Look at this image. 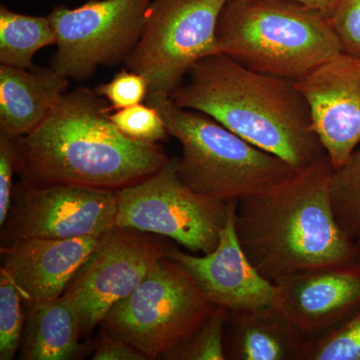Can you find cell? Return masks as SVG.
Wrapping results in <instances>:
<instances>
[{"instance_id": "obj_2", "label": "cell", "mask_w": 360, "mask_h": 360, "mask_svg": "<svg viewBox=\"0 0 360 360\" xmlns=\"http://www.w3.org/2000/svg\"><path fill=\"white\" fill-rule=\"evenodd\" d=\"M172 99L210 116L297 172L326 155L295 80L257 72L224 54L198 60Z\"/></svg>"}, {"instance_id": "obj_12", "label": "cell", "mask_w": 360, "mask_h": 360, "mask_svg": "<svg viewBox=\"0 0 360 360\" xmlns=\"http://www.w3.org/2000/svg\"><path fill=\"white\" fill-rule=\"evenodd\" d=\"M312 124L335 169L360 142V58L340 52L300 79Z\"/></svg>"}, {"instance_id": "obj_3", "label": "cell", "mask_w": 360, "mask_h": 360, "mask_svg": "<svg viewBox=\"0 0 360 360\" xmlns=\"http://www.w3.org/2000/svg\"><path fill=\"white\" fill-rule=\"evenodd\" d=\"M328 155L274 188L238 201L236 229L255 269L271 283L303 270L350 264L352 240L331 203Z\"/></svg>"}, {"instance_id": "obj_28", "label": "cell", "mask_w": 360, "mask_h": 360, "mask_svg": "<svg viewBox=\"0 0 360 360\" xmlns=\"http://www.w3.org/2000/svg\"><path fill=\"white\" fill-rule=\"evenodd\" d=\"M94 360H146V356L137 348L129 343L117 338L108 336L103 341L96 354L92 357Z\"/></svg>"}, {"instance_id": "obj_16", "label": "cell", "mask_w": 360, "mask_h": 360, "mask_svg": "<svg viewBox=\"0 0 360 360\" xmlns=\"http://www.w3.org/2000/svg\"><path fill=\"white\" fill-rule=\"evenodd\" d=\"M70 86V79L49 68L0 65V135L16 139L44 122Z\"/></svg>"}, {"instance_id": "obj_11", "label": "cell", "mask_w": 360, "mask_h": 360, "mask_svg": "<svg viewBox=\"0 0 360 360\" xmlns=\"http://www.w3.org/2000/svg\"><path fill=\"white\" fill-rule=\"evenodd\" d=\"M117 206V191L111 189L78 184L27 187L14 212V243L105 236L116 226Z\"/></svg>"}, {"instance_id": "obj_4", "label": "cell", "mask_w": 360, "mask_h": 360, "mask_svg": "<svg viewBox=\"0 0 360 360\" xmlns=\"http://www.w3.org/2000/svg\"><path fill=\"white\" fill-rule=\"evenodd\" d=\"M217 39L245 68L295 82L342 52L328 14L295 0H227Z\"/></svg>"}, {"instance_id": "obj_10", "label": "cell", "mask_w": 360, "mask_h": 360, "mask_svg": "<svg viewBox=\"0 0 360 360\" xmlns=\"http://www.w3.org/2000/svg\"><path fill=\"white\" fill-rule=\"evenodd\" d=\"M146 232L115 226L78 272L65 295L79 315L82 333L101 323L111 307L129 296L170 246Z\"/></svg>"}, {"instance_id": "obj_29", "label": "cell", "mask_w": 360, "mask_h": 360, "mask_svg": "<svg viewBox=\"0 0 360 360\" xmlns=\"http://www.w3.org/2000/svg\"><path fill=\"white\" fill-rule=\"evenodd\" d=\"M295 1L302 2L303 4L319 9V11L328 14L329 18L338 0H295Z\"/></svg>"}, {"instance_id": "obj_8", "label": "cell", "mask_w": 360, "mask_h": 360, "mask_svg": "<svg viewBox=\"0 0 360 360\" xmlns=\"http://www.w3.org/2000/svg\"><path fill=\"white\" fill-rule=\"evenodd\" d=\"M179 158L148 179L117 191L116 226L174 239L193 253L212 252L229 202L193 191L180 179Z\"/></svg>"}, {"instance_id": "obj_24", "label": "cell", "mask_w": 360, "mask_h": 360, "mask_svg": "<svg viewBox=\"0 0 360 360\" xmlns=\"http://www.w3.org/2000/svg\"><path fill=\"white\" fill-rule=\"evenodd\" d=\"M110 117L123 134L134 141L158 143L170 136L160 110L149 104L139 103L115 110Z\"/></svg>"}, {"instance_id": "obj_30", "label": "cell", "mask_w": 360, "mask_h": 360, "mask_svg": "<svg viewBox=\"0 0 360 360\" xmlns=\"http://www.w3.org/2000/svg\"><path fill=\"white\" fill-rule=\"evenodd\" d=\"M352 264L360 269V238L355 241V251L354 259H352Z\"/></svg>"}, {"instance_id": "obj_22", "label": "cell", "mask_w": 360, "mask_h": 360, "mask_svg": "<svg viewBox=\"0 0 360 360\" xmlns=\"http://www.w3.org/2000/svg\"><path fill=\"white\" fill-rule=\"evenodd\" d=\"M303 360H360V309L328 333L307 340Z\"/></svg>"}, {"instance_id": "obj_20", "label": "cell", "mask_w": 360, "mask_h": 360, "mask_svg": "<svg viewBox=\"0 0 360 360\" xmlns=\"http://www.w3.org/2000/svg\"><path fill=\"white\" fill-rule=\"evenodd\" d=\"M331 203L340 229L356 241L360 238V149L354 150L342 167L335 169Z\"/></svg>"}, {"instance_id": "obj_21", "label": "cell", "mask_w": 360, "mask_h": 360, "mask_svg": "<svg viewBox=\"0 0 360 360\" xmlns=\"http://www.w3.org/2000/svg\"><path fill=\"white\" fill-rule=\"evenodd\" d=\"M229 311L215 307L200 330L162 355L168 360H225L224 330Z\"/></svg>"}, {"instance_id": "obj_9", "label": "cell", "mask_w": 360, "mask_h": 360, "mask_svg": "<svg viewBox=\"0 0 360 360\" xmlns=\"http://www.w3.org/2000/svg\"><path fill=\"white\" fill-rule=\"evenodd\" d=\"M153 0H89L77 8L53 7L56 34L51 68L68 79L84 80L98 66L125 61L141 39Z\"/></svg>"}, {"instance_id": "obj_26", "label": "cell", "mask_w": 360, "mask_h": 360, "mask_svg": "<svg viewBox=\"0 0 360 360\" xmlns=\"http://www.w3.org/2000/svg\"><path fill=\"white\" fill-rule=\"evenodd\" d=\"M329 21L342 52L360 58V0H338Z\"/></svg>"}, {"instance_id": "obj_18", "label": "cell", "mask_w": 360, "mask_h": 360, "mask_svg": "<svg viewBox=\"0 0 360 360\" xmlns=\"http://www.w3.org/2000/svg\"><path fill=\"white\" fill-rule=\"evenodd\" d=\"M79 315L65 293L51 300L32 303L21 359H70L79 349Z\"/></svg>"}, {"instance_id": "obj_23", "label": "cell", "mask_w": 360, "mask_h": 360, "mask_svg": "<svg viewBox=\"0 0 360 360\" xmlns=\"http://www.w3.org/2000/svg\"><path fill=\"white\" fill-rule=\"evenodd\" d=\"M25 300L6 270H0V359H13L20 347Z\"/></svg>"}, {"instance_id": "obj_6", "label": "cell", "mask_w": 360, "mask_h": 360, "mask_svg": "<svg viewBox=\"0 0 360 360\" xmlns=\"http://www.w3.org/2000/svg\"><path fill=\"white\" fill-rule=\"evenodd\" d=\"M214 309L189 272L167 255L101 324L110 338L155 359L198 333Z\"/></svg>"}, {"instance_id": "obj_13", "label": "cell", "mask_w": 360, "mask_h": 360, "mask_svg": "<svg viewBox=\"0 0 360 360\" xmlns=\"http://www.w3.org/2000/svg\"><path fill=\"white\" fill-rule=\"evenodd\" d=\"M238 201H229L219 243L203 257L172 248L167 257L189 272L203 295L229 311L276 307L277 288L260 274L239 243L236 229Z\"/></svg>"}, {"instance_id": "obj_17", "label": "cell", "mask_w": 360, "mask_h": 360, "mask_svg": "<svg viewBox=\"0 0 360 360\" xmlns=\"http://www.w3.org/2000/svg\"><path fill=\"white\" fill-rule=\"evenodd\" d=\"M307 342L274 305L229 311L227 317L226 359L303 360Z\"/></svg>"}, {"instance_id": "obj_7", "label": "cell", "mask_w": 360, "mask_h": 360, "mask_svg": "<svg viewBox=\"0 0 360 360\" xmlns=\"http://www.w3.org/2000/svg\"><path fill=\"white\" fill-rule=\"evenodd\" d=\"M227 0H153L141 39L125 59L127 68L146 77V103L158 106L198 60L219 53L217 30Z\"/></svg>"}, {"instance_id": "obj_1", "label": "cell", "mask_w": 360, "mask_h": 360, "mask_svg": "<svg viewBox=\"0 0 360 360\" xmlns=\"http://www.w3.org/2000/svg\"><path fill=\"white\" fill-rule=\"evenodd\" d=\"M110 110L96 90L66 91L37 129L14 139L18 170L39 186L120 191L165 167L170 158L160 144L123 134Z\"/></svg>"}, {"instance_id": "obj_5", "label": "cell", "mask_w": 360, "mask_h": 360, "mask_svg": "<svg viewBox=\"0 0 360 360\" xmlns=\"http://www.w3.org/2000/svg\"><path fill=\"white\" fill-rule=\"evenodd\" d=\"M170 136L182 146L180 179L201 194L229 202L274 188L297 170L200 111L172 99L155 106Z\"/></svg>"}, {"instance_id": "obj_27", "label": "cell", "mask_w": 360, "mask_h": 360, "mask_svg": "<svg viewBox=\"0 0 360 360\" xmlns=\"http://www.w3.org/2000/svg\"><path fill=\"white\" fill-rule=\"evenodd\" d=\"M18 170L14 139L0 135V225L6 224L11 206L13 174Z\"/></svg>"}, {"instance_id": "obj_19", "label": "cell", "mask_w": 360, "mask_h": 360, "mask_svg": "<svg viewBox=\"0 0 360 360\" xmlns=\"http://www.w3.org/2000/svg\"><path fill=\"white\" fill-rule=\"evenodd\" d=\"M56 44V34L49 16L16 13L0 7V63L34 70L32 59L44 47Z\"/></svg>"}, {"instance_id": "obj_15", "label": "cell", "mask_w": 360, "mask_h": 360, "mask_svg": "<svg viewBox=\"0 0 360 360\" xmlns=\"http://www.w3.org/2000/svg\"><path fill=\"white\" fill-rule=\"evenodd\" d=\"M105 236L66 239L28 238L2 250V269L26 302L58 298L98 250Z\"/></svg>"}, {"instance_id": "obj_14", "label": "cell", "mask_w": 360, "mask_h": 360, "mask_svg": "<svg viewBox=\"0 0 360 360\" xmlns=\"http://www.w3.org/2000/svg\"><path fill=\"white\" fill-rule=\"evenodd\" d=\"M274 283L276 309L307 340L328 333L360 309V269L352 262L303 270Z\"/></svg>"}, {"instance_id": "obj_25", "label": "cell", "mask_w": 360, "mask_h": 360, "mask_svg": "<svg viewBox=\"0 0 360 360\" xmlns=\"http://www.w3.org/2000/svg\"><path fill=\"white\" fill-rule=\"evenodd\" d=\"M96 92L106 98L110 103L111 110H120L146 101L148 84L146 77L139 73L122 68L110 82L99 84Z\"/></svg>"}]
</instances>
